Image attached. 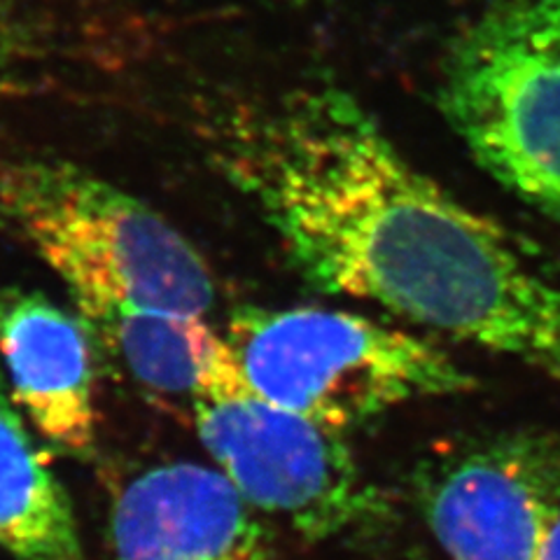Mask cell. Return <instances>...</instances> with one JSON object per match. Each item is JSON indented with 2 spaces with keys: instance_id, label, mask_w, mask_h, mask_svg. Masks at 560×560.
Segmentation results:
<instances>
[{
  "instance_id": "cell-4",
  "label": "cell",
  "mask_w": 560,
  "mask_h": 560,
  "mask_svg": "<svg viewBox=\"0 0 560 560\" xmlns=\"http://www.w3.org/2000/svg\"><path fill=\"white\" fill-rule=\"evenodd\" d=\"M440 108L490 178L560 224V0H495L471 20Z\"/></svg>"
},
{
  "instance_id": "cell-11",
  "label": "cell",
  "mask_w": 560,
  "mask_h": 560,
  "mask_svg": "<svg viewBox=\"0 0 560 560\" xmlns=\"http://www.w3.org/2000/svg\"><path fill=\"white\" fill-rule=\"evenodd\" d=\"M539 560H560V518L556 521L553 530H551V535L547 539V545H545V549H541V553H539Z\"/></svg>"
},
{
  "instance_id": "cell-6",
  "label": "cell",
  "mask_w": 560,
  "mask_h": 560,
  "mask_svg": "<svg viewBox=\"0 0 560 560\" xmlns=\"http://www.w3.org/2000/svg\"><path fill=\"white\" fill-rule=\"evenodd\" d=\"M418 504L448 560H539L560 518V442L479 436L418 469Z\"/></svg>"
},
{
  "instance_id": "cell-8",
  "label": "cell",
  "mask_w": 560,
  "mask_h": 560,
  "mask_svg": "<svg viewBox=\"0 0 560 560\" xmlns=\"http://www.w3.org/2000/svg\"><path fill=\"white\" fill-rule=\"evenodd\" d=\"M0 358L12 401L49 444L86 455L96 442L90 329L43 292L0 290Z\"/></svg>"
},
{
  "instance_id": "cell-2",
  "label": "cell",
  "mask_w": 560,
  "mask_h": 560,
  "mask_svg": "<svg viewBox=\"0 0 560 560\" xmlns=\"http://www.w3.org/2000/svg\"><path fill=\"white\" fill-rule=\"evenodd\" d=\"M0 213L63 280L84 320L117 308L203 318L215 304L213 276L191 243L80 166L0 162Z\"/></svg>"
},
{
  "instance_id": "cell-9",
  "label": "cell",
  "mask_w": 560,
  "mask_h": 560,
  "mask_svg": "<svg viewBox=\"0 0 560 560\" xmlns=\"http://www.w3.org/2000/svg\"><path fill=\"white\" fill-rule=\"evenodd\" d=\"M0 551L14 560H84L73 504L22 413L0 390Z\"/></svg>"
},
{
  "instance_id": "cell-7",
  "label": "cell",
  "mask_w": 560,
  "mask_h": 560,
  "mask_svg": "<svg viewBox=\"0 0 560 560\" xmlns=\"http://www.w3.org/2000/svg\"><path fill=\"white\" fill-rule=\"evenodd\" d=\"M255 512L220 469L150 467L113 504V560H273Z\"/></svg>"
},
{
  "instance_id": "cell-10",
  "label": "cell",
  "mask_w": 560,
  "mask_h": 560,
  "mask_svg": "<svg viewBox=\"0 0 560 560\" xmlns=\"http://www.w3.org/2000/svg\"><path fill=\"white\" fill-rule=\"evenodd\" d=\"M84 325L143 388L156 395H185L191 401L234 355L230 341L195 315L117 308L94 315Z\"/></svg>"
},
{
  "instance_id": "cell-1",
  "label": "cell",
  "mask_w": 560,
  "mask_h": 560,
  "mask_svg": "<svg viewBox=\"0 0 560 560\" xmlns=\"http://www.w3.org/2000/svg\"><path fill=\"white\" fill-rule=\"evenodd\" d=\"M220 156L315 288L514 358L560 388V288L409 164L353 96L325 86L243 113Z\"/></svg>"
},
{
  "instance_id": "cell-3",
  "label": "cell",
  "mask_w": 560,
  "mask_h": 560,
  "mask_svg": "<svg viewBox=\"0 0 560 560\" xmlns=\"http://www.w3.org/2000/svg\"><path fill=\"white\" fill-rule=\"evenodd\" d=\"M226 341L257 395L337 432L471 388L442 348L346 311L243 308Z\"/></svg>"
},
{
  "instance_id": "cell-5",
  "label": "cell",
  "mask_w": 560,
  "mask_h": 560,
  "mask_svg": "<svg viewBox=\"0 0 560 560\" xmlns=\"http://www.w3.org/2000/svg\"><path fill=\"white\" fill-rule=\"evenodd\" d=\"M197 434L255 510L308 539L339 537L383 512L341 432L257 395L236 355L191 397Z\"/></svg>"
}]
</instances>
